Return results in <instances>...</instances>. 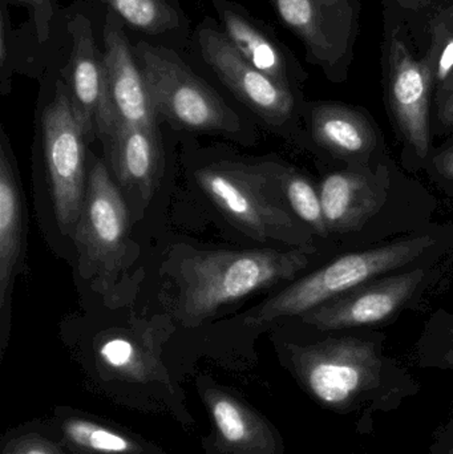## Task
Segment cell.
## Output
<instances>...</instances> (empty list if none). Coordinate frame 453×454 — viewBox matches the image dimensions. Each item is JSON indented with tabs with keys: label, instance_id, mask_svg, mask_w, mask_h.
<instances>
[{
	"label": "cell",
	"instance_id": "obj_25",
	"mask_svg": "<svg viewBox=\"0 0 453 454\" xmlns=\"http://www.w3.org/2000/svg\"><path fill=\"white\" fill-rule=\"evenodd\" d=\"M10 2L26 7L37 42L40 44L47 43L52 34V26L58 12L56 0H10Z\"/></svg>",
	"mask_w": 453,
	"mask_h": 454
},
{
	"label": "cell",
	"instance_id": "obj_7",
	"mask_svg": "<svg viewBox=\"0 0 453 454\" xmlns=\"http://www.w3.org/2000/svg\"><path fill=\"white\" fill-rule=\"evenodd\" d=\"M68 34L72 48L64 68V82L74 114L88 138H98L106 146L120 122L109 90L104 52L96 43L92 23L82 13H76L68 21Z\"/></svg>",
	"mask_w": 453,
	"mask_h": 454
},
{
	"label": "cell",
	"instance_id": "obj_16",
	"mask_svg": "<svg viewBox=\"0 0 453 454\" xmlns=\"http://www.w3.org/2000/svg\"><path fill=\"white\" fill-rule=\"evenodd\" d=\"M48 419L71 454H169L121 424L71 405H56Z\"/></svg>",
	"mask_w": 453,
	"mask_h": 454
},
{
	"label": "cell",
	"instance_id": "obj_5",
	"mask_svg": "<svg viewBox=\"0 0 453 454\" xmlns=\"http://www.w3.org/2000/svg\"><path fill=\"white\" fill-rule=\"evenodd\" d=\"M129 237V213L108 169L100 160L88 172L82 215L74 226V245L82 274L108 291L124 264Z\"/></svg>",
	"mask_w": 453,
	"mask_h": 454
},
{
	"label": "cell",
	"instance_id": "obj_28",
	"mask_svg": "<svg viewBox=\"0 0 453 454\" xmlns=\"http://www.w3.org/2000/svg\"><path fill=\"white\" fill-rule=\"evenodd\" d=\"M439 169L443 172V175L449 176L453 178V149L446 152L443 157L439 160Z\"/></svg>",
	"mask_w": 453,
	"mask_h": 454
},
{
	"label": "cell",
	"instance_id": "obj_20",
	"mask_svg": "<svg viewBox=\"0 0 453 454\" xmlns=\"http://www.w3.org/2000/svg\"><path fill=\"white\" fill-rule=\"evenodd\" d=\"M316 143L340 157L366 156L375 146V135L363 114L340 104H318L311 112Z\"/></svg>",
	"mask_w": 453,
	"mask_h": 454
},
{
	"label": "cell",
	"instance_id": "obj_18",
	"mask_svg": "<svg viewBox=\"0 0 453 454\" xmlns=\"http://www.w3.org/2000/svg\"><path fill=\"white\" fill-rule=\"evenodd\" d=\"M319 197L329 232L362 229L385 201V194L371 178L351 172L327 176Z\"/></svg>",
	"mask_w": 453,
	"mask_h": 454
},
{
	"label": "cell",
	"instance_id": "obj_1",
	"mask_svg": "<svg viewBox=\"0 0 453 454\" xmlns=\"http://www.w3.org/2000/svg\"><path fill=\"white\" fill-rule=\"evenodd\" d=\"M309 264L305 251L212 250L184 259L178 270V317L194 327L250 294L290 280Z\"/></svg>",
	"mask_w": 453,
	"mask_h": 454
},
{
	"label": "cell",
	"instance_id": "obj_8",
	"mask_svg": "<svg viewBox=\"0 0 453 454\" xmlns=\"http://www.w3.org/2000/svg\"><path fill=\"white\" fill-rule=\"evenodd\" d=\"M196 36L205 63L250 111L270 124H282L292 117L293 90L247 63L221 27L207 18L197 27Z\"/></svg>",
	"mask_w": 453,
	"mask_h": 454
},
{
	"label": "cell",
	"instance_id": "obj_27",
	"mask_svg": "<svg viewBox=\"0 0 453 454\" xmlns=\"http://www.w3.org/2000/svg\"><path fill=\"white\" fill-rule=\"evenodd\" d=\"M438 116L441 124L453 125V72L443 85L439 87Z\"/></svg>",
	"mask_w": 453,
	"mask_h": 454
},
{
	"label": "cell",
	"instance_id": "obj_26",
	"mask_svg": "<svg viewBox=\"0 0 453 454\" xmlns=\"http://www.w3.org/2000/svg\"><path fill=\"white\" fill-rule=\"evenodd\" d=\"M439 52H433L435 59V82L441 87L453 72V34L443 37Z\"/></svg>",
	"mask_w": 453,
	"mask_h": 454
},
{
	"label": "cell",
	"instance_id": "obj_3",
	"mask_svg": "<svg viewBox=\"0 0 453 454\" xmlns=\"http://www.w3.org/2000/svg\"><path fill=\"white\" fill-rule=\"evenodd\" d=\"M433 243L435 240L431 237H418L348 254L268 299L253 311L249 322L261 325L278 317H301L385 272L406 266Z\"/></svg>",
	"mask_w": 453,
	"mask_h": 454
},
{
	"label": "cell",
	"instance_id": "obj_9",
	"mask_svg": "<svg viewBox=\"0 0 453 454\" xmlns=\"http://www.w3.org/2000/svg\"><path fill=\"white\" fill-rule=\"evenodd\" d=\"M197 392L210 421L205 454H277L273 428L241 394L207 378L197 381Z\"/></svg>",
	"mask_w": 453,
	"mask_h": 454
},
{
	"label": "cell",
	"instance_id": "obj_2",
	"mask_svg": "<svg viewBox=\"0 0 453 454\" xmlns=\"http://www.w3.org/2000/svg\"><path fill=\"white\" fill-rule=\"evenodd\" d=\"M156 116L196 132L236 133L241 120L172 48L140 40L135 45Z\"/></svg>",
	"mask_w": 453,
	"mask_h": 454
},
{
	"label": "cell",
	"instance_id": "obj_19",
	"mask_svg": "<svg viewBox=\"0 0 453 454\" xmlns=\"http://www.w3.org/2000/svg\"><path fill=\"white\" fill-rule=\"evenodd\" d=\"M329 352L306 354V376L311 391L326 403H342L362 380L364 352L356 344H335Z\"/></svg>",
	"mask_w": 453,
	"mask_h": 454
},
{
	"label": "cell",
	"instance_id": "obj_22",
	"mask_svg": "<svg viewBox=\"0 0 453 454\" xmlns=\"http://www.w3.org/2000/svg\"><path fill=\"white\" fill-rule=\"evenodd\" d=\"M0 454H71L50 419H35L8 428L0 440Z\"/></svg>",
	"mask_w": 453,
	"mask_h": 454
},
{
	"label": "cell",
	"instance_id": "obj_23",
	"mask_svg": "<svg viewBox=\"0 0 453 454\" xmlns=\"http://www.w3.org/2000/svg\"><path fill=\"white\" fill-rule=\"evenodd\" d=\"M285 196L289 202L290 209L305 221L309 226L313 227L314 231L319 235L329 234L326 221H324V209H322L321 197L316 189L311 186L302 176L285 175L282 180Z\"/></svg>",
	"mask_w": 453,
	"mask_h": 454
},
{
	"label": "cell",
	"instance_id": "obj_21",
	"mask_svg": "<svg viewBox=\"0 0 453 454\" xmlns=\"http://www.w3.org/2000/svg\"><path fill=\"white\" fill-rule=\"evenodd\" d=\"M125 26L160 42L183 47L189 20L180 0H98Z\"/></svg>",
	"mask_w": 453,
	"mask_h": 454
},
{
	"label": "cell",
	"instance_id": "obj_12",
	"mask_svg": "<svg viewBox=\"0 0 453 454\" xmlns=\"http://www.w3.org/2000/svg\"><path fill=\"white\" fill-rule=\"evenodd\" d=\"M282 23L294 32L314 63H340L355 31V8L350 0H270Z\"/></svg>",
	"mask_w": 453,
	"mask_h": 454
},
{
	"label": "cell",
	"instance_id": "obj_11",
	"mask_svg": "<svg viewBox=\"0 0 453 454\" xmlns=\"http://www.w3.org/2000/svg\"><path fill=\"white\" fill-rule=\"evenodd\" d=\"M387 88L391 111L402 135L418 156L430 149V98L435 82V59L417 60L398 37L387 50Z\"/></svg>",
	"mask_w": 453,
	"mask_h": 454
},
{
	"label": "cell",
	"instance_id": "obj_4",
	"mask_svg": "<svg viewBox=\"0 0 453 454\" xmlns=\"http://www.w3.org/2000/svg\"><path fill=\"white\" fill-rule=\"evenodd\" d=\"M43 161L56 223L74 234L87 192V133L74 114L66 82L58 80L40 119Z\"/></svg>",
	"mask_w": 453,
	"mask_h": 454
},
{
	"label": "cell",
	"instance_id": "obj_24",
	"mask_svg": "<svg viewBox=\"0 0 453 454\" xmlns=\"http://www.w3.org/2000/svg\"><path fill=\"white\" fill-rule=\"evenodd\" d=\"M13 29L11 23L8 0H2L0 5V90L2 95L11 90V77L13 71Z\"/></svg>",
	"mask_w": 453,
	"mask_h": 454
},
{
	"label": "cell",
	"instance_id": "obj_14",
	"mask_svg": "<svg viewBox=\"0 0 453 454\" xmlns=\"http://www.w3.org/2000/svg\"><path fill=\"white\" fill-rule=\"evenodd\" d=\"M103 42L109 90L120 124L157 130L156 112L135 47L125 24L112 11H106Z\"/></svg>",
	"mask_w": 453,
	"mask_h": 454
},
{
	"label": "cell",
	"instance_id": "obj_17",
	"mask_svg": "<svg viewBox=\"0 0 453 454\" xmlns=\"http://www.w3.org/2000/svg\"><path fill=\"white\" fill-rule=\"evenodd\" d=\"M105 151L120 184L137 189L144 199H149L161 175L159 130L120 124Z\"/></svg>",
	"mask_w": 453,
	"mask_h": 454
},
{
	"label": "cell",
	"instance_id": "obj_15",
	"mask_svg": "<svg viewBox=\"0 0 453 454\" xmlns=\"http://www.w3.org/2000/svg\"><path fill=\"white\" fill-rule=\"evenodd\" d=\"M212 4L221 29L239 55L258 71L292 90L293 82L300 79V67L273 29L233 0H212Z\"/></svg>",
	"mask_w": 453,
	"mask_h": 454
},
{
	"label": "cell",
	"instance_id": "obj_6",
	"mask_svg": "<svg viewBox=\"0 0 453 454\" xmlns=\"http://www.w3.org/2000/svg\"><path fill=\"white\" fill-rule=\"evenodd\" d=\"M199 185L226 218L260 240L285 239L294 218L276 194L277 176L247 165H218L196 175Z\"/></svg>",
	"mask_w": 453,
	"mask_h": 454
},
{
	"label": "cell",
	"instance_id": "obj_10",
	"mask_svg": "<svg viewBox=\"0 0 453 454\" xmlns=\"http://www.w3.org/2000/svg\"><path fill=\"white\" fill-rule=\"evenodd\" d=\"M26 197L19 178L10 138L2 129L0 141V349L7 348L12 315L13 286L26 253Z\"/></svg>",
	"mask_w": 453,
	"mask_h": 454
},
{
	"label": "cell",
	"instance_id": "obj_13",
	"mask_svg": "<svg viewBox=\"0 0 453 454\" xmlns=\"http://www.w3.org/2000/svg\"><path fill=\"white\" fill-rule=\"evenodd\" d=\"M425 278L423 270L363 283L311 311L301 315L322 330L375 325L395 314Z\"/></svg>",
	"mask_w": 453,
	"mask_h": 454
}]
</instances>
